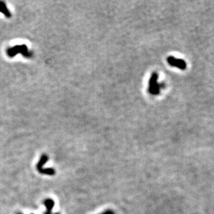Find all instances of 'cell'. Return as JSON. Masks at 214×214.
<instances>
[{
  "label": "cell",
  "instance_id": "6da1fadb",
  "mask_svg": "<svg viewBox=\"0 0 214 214\" xmlns=\"http://www.w3.org/2000/svg\"><path fill=\"white\" fill-rule=\"evenodd\" d=\"M158 74L156 72H153L150 78L148 83V92L151 95L157 96L160 93L162 89L163 84L158 83Z\"/></svg>",
  "mask_w": 214,
  "mask_h": 214
},
{
  "label": "cell",
  "instance_id": "7a4b0ae2",
  "mask_svg": "<svg viewBox=\"0 0 214 214\" xmlns=\"http://www.w3.org/2000/svg\"><path fill=\"white\" fill-rule=\"evenodd\" d=\"M18 54H22L25 58H31L32 56V54L28 52L27 47L25 44L16 45L7 50V54L10 58H13Z\"/></svg>",
  "mask_w": 214,
  "mask_h": 214
},
{
  "label": "cell",
  "instance_id": "3957f363",
  "mask_svg": "<svg viewBox=\"0 0 214 214\" xmlns=\"http://www.w3.org/2000/svg\"><path fill=\"white\" fill-rule=\"evenodd\" d=\"M167 62L170 66L176 67L180 70H185L186 69V63L183 59L173 56H168L167 58Z\"/></svg>",
  "mask_w": 214,
  "mask_h": 214
},
{
  "label": "cell",
  "instance_id": "277c9868",
  "mask_svg": "<svg viewBox=\"0 0 214 214\" xmlns=\"http://www.w3.org/2000/svg\"><path fill=\"white\" fill-rule=\"evenodd\" d=\"M44 204L47 208V211L44 214H52V209L54 207L55 202L52 198H47L44 201Z\"/></svg>",
  "mask_w": 214,
  "mask_h": 214
},
{
  "label": "cell",
  "instance_id": "5b68a950",
  "mask_svg": "<svg viewBox=\"0 0 214 214\" xmlns=\"http://www.w3.org/2000/svg\"><path fill=\"white\" fill-rule=\"evenodd\" d=\"M49 160V157L47 156L46 154L42 155L40 159L39 162H37L36 164V169L38 172L40 171V170L43 168V166H44V164L48 162Z\"/></svg>",
  "mask_w": 214,
  "mask_h": 214
},
{
  "label": "cell",
  "instance_id": "8992f818",
  "mask_svg": "<svg viewBox=\"0 0 214 214\" xmlns=\"http://www.w3.org/2000/svg\"><path fill=\"white\" fill-rule=\"evenodd\" d=\"M0 13H3L7 18H11V13L7 8L6 4L3 1H0Z\"/></svg>",
  "mask_w": 214,
  "mask_h": 214
},
{
  "label": "cell",
  "instance_id": "52a82bcc",
  "mask_svg": "<svg viewBox=\"0 0 214 214\" xmlns=\"http://www.w3.org/2000/svg\"><path fill=\"white\" fill-rule=\"evenodd\" d=\"M100 214H115L113 210L112 209H107L106 211H103V213H100Z\"/></svg>",
  "mask_w": 214,
  "mask_h": 214
},
{
  "label": "cell",
  "instance_id": "ba28073f",
  "mask_svg": "<svg viewBox=\"0 0 214 214\" xmlns=\"http://www.w3.org/2000/svg\"><path fill=\"white\" fill-rule=\"evenodd\" d=\"M54 214H60V213H55Z\"/></svg>",
  "mask_w": 214,
  "mask_h": 214
},
{
  "label": "cell",
  "instance_id": "9c48e42d",
  "mask_svg": "<svg viewBox=\"0 0 214 214\" xmlns=\"http://www.w3.org/2000/svg\"><path fill=\"white\" fill-rule=\"evenodd\" d=\"M16 214H22V213H17Z\"/></svg>",
  "mask_w": 214,
  "mask_h": 214
}]
</instances>
